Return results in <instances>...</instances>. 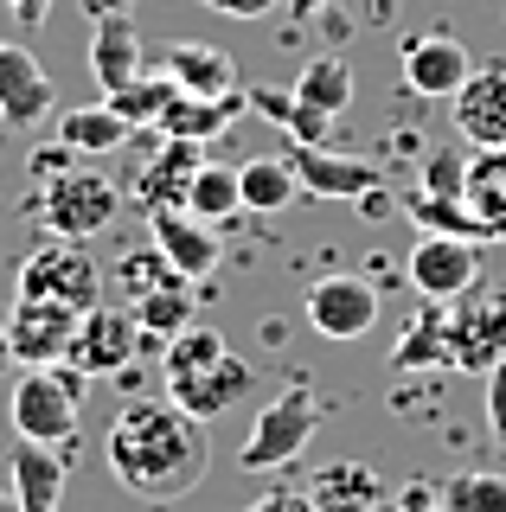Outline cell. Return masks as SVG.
<instances>
[{"label":"cell","mask_w":506,"mask_h":512,"mask_svg":"<svg viewBox=\"0 0 506 512\" xmlns=\"http://www.w3.org/2000/svg\"><path fill=\"white\" fill-rule=\"evenodd\" d=\"M103 461L116 474V487L135 493L141 506H180L186 493L205 487L212 448H205V423L186 416L173 397H135L109 423Z\"/></svg>","instance_id":"1"},{"label":"cell","mask_w":506,"mask_h":512,"mask_svg":"<svg viewBox=\"0 0 506 512\" xmlns=\"http://www.w3.org/2000/svg\"><path fill=\"white\" fill-rule=\"evenodd\" d=\"M84 372L77 365H26L13 378V436L20 442H45V448H77V423H84Z\"/></svg>","instance_id":"2"},{"label":"cell","mask_w":506,"mask_h":512,"mask_svg":"<svg viewBox=\"0 0 506 512\" xmlns=\"http://www.w3.org/2000/svg\"><path fill=\"white\" fill-rule=\"evenodd\" d=\"M321 429V397L314 384H282V391L250 416L244 442H237V468L244 474H282Z\"/></svg>","instance_id":"3"},{"label":"cell","mask_w":506,"mask_h":512,"mask_svg":"<svg viewBox=\"0 0 506 512\" xmlns=\"http://www.w3.org/2000/svg\"><path fill=\"white\" fill-rule=\"evenodd\" d=\"M116 212H122V186L103 180L97 167H71V173H58V180H45L33 192V218L52 237H71V244L97 237Z\"/></svg>","instance_id":"4"},{"label":"cell","mask_w":506,"mask_h":512,"mask_svg":"<svg viewBox=\"0 0 506 512\" xmlns=\"http://www.w3.org/2000/svg\"><path fill=\"white\" fill-rule=\"evenodd\" d=\"M13 295H20V301H71V308H97V295H103L97 256H84V244H71V237H45V244L26 250L20 276H13Z\"/></svg>","instance_id":"5"},{"label":"cell","mask_w":506,"mask_h":512,"mask_svg":"<svg viewBox=\"0 0 506 512\" xmlns=\"http://www.w3.org/2000/svg\"><path fill=\"white\" fill-rule=\"evenodd\" d=\"M449 352L455 372H494L506 359V288L474 282L462 295V314H449Z\"/></svg>","instance_id":"6"},{"label":"cell","mask_w":506,"mask_h":512,"mask_svg":"<svg viewBox=\"0 0 506 512\" xmlns=\"http://www.w3.org/2000/svg\"><path fill=\"white\" fill-rule=\"evenodd\" d=\"M129 359H141V327L129 308H84L71 333V352L65 365H77L84 378H116L129 372Z\"/></svg>","instance_id":"7"},{"label":"cell","mask_w":506,"mask_h":512,"mask_svg":"<svg viewBox=\"0 0 506 512\" xmlns=\"http://www.w3.org/2000/svg\"><path fill=\"white\" fill-rule=\"evenodd\" d=\"M398 64H404V84L417 96H455L468 84V71H474V52L462 45V32L423 26V32H410L398 45Z\"/></svg>","instance_id":"8"},{"label":"cell","mask_w":506,"mask_h":512,"mask_svg":"<svg viewBox=\"0 0 506 512\" xmlns=\"http://www.w3.org/2000/svg\"><path fill=\"white\" fill-rule=\"evenodd\" d=\"M302 320L321 340H359L378 327V288L366 276H321L302 295Z\"/></svg>","instance_id":"9"},{"label":"cell","mask_w":506,"mask_h":512,"mask_svg":"<svg viewBox=\"0 0 506 512\" xmlns=\"http://www.w3.org/2000/svg\"><path fill=\"white\" fill-rule=\"evenodd\" d=\"M404 276H410V288H417L423 301H462L468 288L481 282V244L423 231V244L410 250V263H404Z\"/></svg>","instance_id":"10"},{"label":"cell","mask_w":506,"mask_h":512,"mask_svg":"<svg viewBox=\"0 0 506 512\" xmlns=\"http://www.w3.org/2000/svg\"><path fill=\"white\" fill-rule=\"evenodd\" d=\"M77 320H84V308H71V301H20L13 295V308H7L13 365H58L71 352Z\"/></svg>","instance_id":"11"},{"label":"cell","mask_w":506,"mask_h":512,"mask_svg":"<svg viewBox=\"0 0 506 512\" xmlns=\"http://www.w3.org/2000/svg\"><path fill=\"white\" fill-rule=\"evenodd\" d=\"M52 109L58 90L45 77V64L20 39H0V128H39L52 122Z\"/></svg>","instance_id":"12"},{"label":"cell","mask_w":506,"mask_h":512,"mask_svg":"<svg viewBox=\"0 0 506 512\" xmlns=\"http://www.w3.org/2000/svg\"><path fill=\"white\" fill-rule=\"evenodd\" d=\"M282 160L295 167V180H302L308 199H366V192L385 186V173H378L372 160H359V154H334V148H289Z\"/></svg>","instance_id":"13"},{"label":"cell","mask_w":506,"mask_h":512,"mask_svg":"<svg viewBox=\"0 0 506 512\" xmlns=\"http://www.w3.org/2000/svg\"><path fill=\"white\" fill-rule=\"evenodd\" d=\"M449 103L468 148H506V64H474Z\"/></svg>","instance_id":"14"},{"label":"cell","mask_w":506,"mask_h":512,"mask_svg":"<svg viewBox=\"0 0 506 512\" xmlns=\"http://www.w3.org/2000/svg\"><path fill=\"white\" fill-rule=\"evenodd\" d=\"M148 237H154V250H161L186 282H205L218 269V256H225V250H218V231L199 212H186V205H173V212H148Z\"/></svg>","instance_id":"15"},{"label":"cell","mask_w":506,"mask_h":512,"mask_svg":"<svg viewBox=\"0 0 506 512\" xmlns=\"http://www.w3.org/2000/svg\"><path fill=\"white\" fill-rule=\"evenodd\" d=\"M257 391V372H250L244 359H218V365H205V372H186V378H167V397L180 404L186 416H199V423H212V416H225L237 410L244 397Z\"/></svg>","instance_id":"16"},{"label":"cell","mask_w":506,"mask_h":512,"mask_svg":"<svg viewBox=\"0 0 506 512\" xmlns=\"http://www.w3.org/2000/svg\"><path fill=\"white\" fill-rule=\"evenodd\" d=\"M199 160H205L199 141H173V135H161V154L135 167V199H141V212H173V205H186Z\"/></svg>","instance_id":"17"},{"label":"cell","mask_w":506,"mask_h":512,"mask_svg":"<svg viewBox=\"0 0 506 512\" xmlns=\"http://www.w3.org/2000/svg\"><path fill=\"white\" fill-rule=\"evenodd\" d=\"M161 77H173L180 96H231V90H244L225 45H199V39H167L161 45Z\"/></svg>","instance_id":"18"},{"label":"cell","mask_w":506,"mask_h":512,"mask_svg":"<svg viewBox=\"0 0 506 512\" xmlns=\"http://www.w3.org/2000/svg\"><path fill=\"white\" fill-rule=\"evenodd\" d=\"M141 32H135V20L129 13H109V20H97L90 26V52H84V64H90V77L103 84V96L109 90H122V84H135L141 77Z\"/></svg>","instance_id":"19"},{"label":"cell","mask_w":506,"mask_h":512,"mask_svg":"<svg viewBox=\"0 0 506 512\" xmlns=\"http://www.w3.org/2000/svg\"><path fill=\"white\" fill-rule=\"evenodd\" d=\"M65 448L20 442L13 448V500L20 512H65Z\"/></svg>","instance_id":"20"},{"label":"cell","mask_w":506,"mask_h":512,"mask_svg":"<svg viewBox=\"0 0 506 512\" xmlns=\"http://www.w3.org/2000/svg\"><path fill=\"white\" fill-rule=\"evenodd\" d=\"M308 500L314 512H378L385 506V480H378L372 461H327L308 480Z\"/></svg>","instance_id":"21"},{"label":"cell","mask_w":506,"mask_h":512,"mask_svg":"<svg viewBox=\"0 0 506 512\" xmlns=\"http://www.w3.org/2000/svg\"><path fill=\"white\" fill-rule=\"evenodd\" d=\"M244 109H250V90H231V96H173L167 116H161V135L199 141V148H205V141H218Z\"/></svg>","instance_id":"22"},{"label":"cell","mask_w":506,"mask_h":512,"mask_svg":"<svg viewBox=\"0 0 506 512\" xmlns=\"http://www.w3.org/2000/svg\"><path fill=\"white\" fill-rule=\"evenodd\" d=\"M250 109H257L263 122H276L282 135H289V148H327V135H334V116H321V109L302 103L295 90L257 84V90H250Z\"/></svg>","instance_id":"23"},{"label":"cell","mask_w":506,"mask_h":512,"mask_svg":"<svg viewBox=\"0 0 506 512\" xmlns=\"http://www.w3.org/2000/svg\"><path fill=\"white\" fill-rule=\"evenodd\" d=\"M52 128H58V141L77 148V154H116V148H129V135H135L109 103H71V109L52 116Z\"/></svg>","instance_id":"24"},{"label":"cell","mask_w":506,"mask_h":512,"mask_svg":"<svg viewBox=\"0 0 506 512\" xmlns=\"http://www.w3.org/2000/svg\"><path fill=\"white\" fill-rule=\"evenodd\" d=\"M404 218L417 231H436V237H468V244H494V224L474 212L468 199H442V192H410L404 199Z\"/></svg>","instance_id":"25"},{"label":"cell","mask_w":506,"mask_h":512,"mask_svg":"<svg viewBox=\"0 0 506 512\" xmlns=\"http://www.w3.org/2000/svg\"><path fill=\"white\" fill-rule=\"evenodd\" d=\"M135 327H141V346L161 352L173 333L193 327V282H167V288H148V295H135Z\"/></svg>","instance_id":"26"},{"label":"cell","mask_w":506,"mask_h":512,"mask_svg":"<svg viewBox=\"0 0 506 512\" xmlns=\"http://www.w3.org/2000/svg\"><path fill=\"white\" fill-rule=\"evenodd\" d=\"M237 186H244V212H289L302 199V180L282 154H257L237 167Z\"/></svg>","instance_id":"27"},{"label":"cell","mask_w":506,"mask_h":512,"mask_svg":"<svg viewBox=\"0 0 506 512\" xmlns=\"http://www.w3.org/2000/svg\"><path fill=\"white\" fill-rule=\"evenodd\" d=\"M391 365L398 372H423V365H449L455 372V352H449V308H423L391 346Z\"/></svg>","instance_id":"28"},{"label":"cell","mask_w":506,"mask_h":512,"mask_svg":"<svg viewBox=\"0 0 506 512\" xmlns=\"http://www.w3.org/2000/svg\"><path fill=\"white\" fill-rule=\"evenodd\" d=\"M186 212H199L205 224H225V218L244 212V186H237V167H225V160H199L193 192H186Z\"/></svg>","instance_id":"29"},{"label":"cell","mask_w":506,"mask_h":512,"mask_svg":"<svg viewBox=\"0 0 506 512\" xmlns=\"http://www.w3.org/2000/svg\"><path fill=\"white\" fill-rule=\"evenodd\" d=\"M295 96H302V103H314L321 109V116H334L340 122V109L353 103V71H346V58H308L302 64V77H295Z\"/></svg>","instance_id":"30"},{"label":"cell","mask_w":506,"mask_h":512,"mask_svg":"<svg viewBox=\"0 0 506 512\" xmlns=\"http://www.w3.org/2000/svg\"><path fill=\"white\" fill-rule=\"evenodd\" d=\"M173 96H180V90H173V77H161V71H141L135 77V84H122V90H109L103 96V103L109 109H116V116L122 122H129V128H161V116H167V103H173Z\"/></svg>","instance_id":"31"},{"label":"cell","mask_w":506,"mask_h":512,"mask_svg":"<svg viewBox=\"0 0 506 512\" xmlns=\"http://www.w3.org/2000/svg\"><path fill=\"white\" fill-rule=\"evenodd\" d=\"M462 199L506 237V148H481L468 160V192Z\"/></svg>","instance_id":"32"},{"label":"cell","mask_w":506,"mask_h":512,"mask_svg":"<svg viewBox=\"0 0 506 512\" xmlns=\"http://www.w3.org/2000/svg\"><path fill=\"white\" fill-rule=\"evenodd\" d=\"M449 512H506V474H455L442 480Z\"/></svg>","instance_id":"33"},{"label":"cell","mask_w":506,"mask_h":512,"mask_svg":"<svg viewBox=\"0 0 506 512\" xmlns=\"http://www.w3.org/2000/svg\"><path fill=\"white\" fill-rule=\"evenodd\" d=\"M116 282H122V288H129V301H135V295H148V288H167V282H186V276H180V269H173V263H167V256H161V250H129V256H122V263H116Z\"/></svg>","instance_id":"34"},{"label":"cell","mask_w":506,"mask_h":512,"mask_svg":"<svg viewBox=\"0 0 506 512\" xmlns=\"http://www.w3.org/2000/svg\"><path fill=\"white\" fill-rule=\"evenodd\" d=\"M468 160L462 148H430V160H423V192H442V199H462L468 192Z\"/></svg>","instance_id":"35"},{"label":"cell","mask_w":506,"mask_h":512,"mask_svg":"<svg viewBox=\"0 0 506 512\" xmlns=\"http://www.w3.org/2000/svg\"><path fill=\"white\" fill-rule=\"evenodd\" d=\"M77 160H84V154L65 148V141H52V148H33V180L45 186V180H58V173H71Z\"/></svg>","instance_id":"36"},{"label":"cell","mask_w":506,"mask_h":512,"mask_svg":"<svg viewBox=\"0 0 506 512\" xmlns=\"http://www.w3.org/2000/svg\"><path fill=\"white\" fill-rule=\"evenodd\" d=\"M244 512H314V500H308V487H270V493H257Z\"/></svg>","instance_id":"37"},{"label":"cell","mask_w":506,"mask_h":512,"mask_svg":"<svg viewBox=\"0 0 506 512\" xmlns=\"http://www.w3.org/2000/svg\"><path fill=\"white\" fill-rule=\"evenodd\" d=\"M487 378H494V384H487V429H494V442H506V359Z\"/></svg>","instance_id":"38"},{"label":"cell","mask_w":506,"mask_h":512,"mask_svg":"<svg viewBox=\"0 0 506 512\" xmlns=\"http://www.w3.org/2000/svg\"><path fill=\"white\" fill-rule=\"evenodd\" d=\"M205 13H225V20H263V13H276L282 0H199Z\"/></svg>","instance_id":"39"},{"label":"cell","mask_w":506,"mask_h":512,"mask_svg":"<svg viewBox=\"0 0 506 512\" xmlns=\"http://www.w3.org/2000/svg\"><path fill=\"white\" fill-rule=\"evenodd\" d=\"M0 7H7V13H13V20H20L26 32H33V26H45V20H52V0H0Z\"/></svg>","instance_id":"40"},{"label":"cell","mask_w":506,"mask_h":512,"mask_svg":"<svg viewBox=\"0 0 506 512\" xmlns=\"http://www.w3.org/2000/svg\"><path fill=\"white\" fill-rule=\"evenodd\" d=\"M398 512H449V506H442V487H410Z\"/></svg>","instance_id":"41"},{"label":"cell","mask_w":506,"mask_h":512,"mask_svg":"<svg viewBox=\"0 0 506 512\" xmlns=\"http://www.w3.org/2000/svg\"><path fill=\"white\" fill-rule=\"evenodd\" d=\"M135 0H90V13H97V20H109V13H129Z\"/></svg>","instance_id":"42"},{"label":"cell","mask_w":506,"mask_h":512,"mask_svg":"<svg viewBox=\"0 0 506 512\" xmlns=\"http://www.w3.org/2000/svg\"><path fill=\"white\" fill-rule=\"evenodd\" d=\"M0 372H13V340H7V314H0Z\"/></svg>","instance_id":"43"},{"label":"cell","mask_w":506,"mask_h":512,"mask_svg":"<svg viewBox=\"0 0 506 512\" xmlns=\"http://www.w3.org/2000/svg\"><path fill=\"white\" fill-rule=\"evenodd\" d=\"M334 0H295V13H327Z\"/></svg>","instance_id":"44"},{"label":"cell","mask_w":506,"mask_h":512,"mask_svg":"<svg viewBox=\"0 0 506 512\" xmlns=\"http://www.w3.org/2000/svg\"><path fill=\"white\" fill-rule=\"evenodd\" d=\"M0 512H20V500H13V493H0Z\"/></svg>","instance_id":"45"}]
</instances>
